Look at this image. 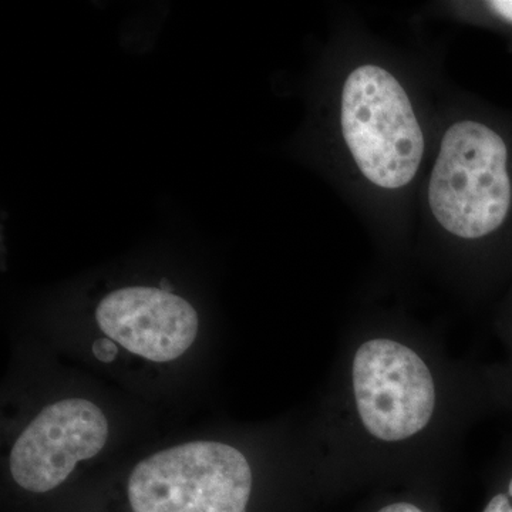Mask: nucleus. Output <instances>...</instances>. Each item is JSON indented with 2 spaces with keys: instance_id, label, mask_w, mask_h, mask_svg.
<instances>
[{
  "instance_id": "5",
  "label": "nucleus",
  "mask_w": 512,
  "mask_h": 512,
  "mask_svg": "<svg viewBox=\"0 0 512 512\" xmlns=\"http://www.w3.org/2000/svg\"><path fill=\"white\" fill-rule=\"evenodd\" d=\"M107 440L109 421L96 403L82 397L57 400L19 434L10 450V477L25 493H52L80 461L96 457Z\"/></svg>"
},
{
  "instance_id": "8",
  "label": "nucleus",
  "mask_w": 512,
  "mask_h": 512,
  "mask_svg": "<svg viewBox=\"0 0 512 512\" xmlns=\"http://www.w3.org/2000/svg\"><path fill=\"white\" fill-rule=\"evenodd\" d=\"M375 512H429L423 505L414 503L412 500H393L377 508Z\"/></svg>"
},
{
  "instance_id": "6",
  "label": "nucleus",
  "mask_w": 512,
  "mask_h": 512,
  "mask_svg": "<svg viewBox=\"0 0 512 512\" xmlns=\"http://www.w3.org/2000/svg\"><path fill=\"white\" fill-rule=\"evenodd\" d=\"M96 319L107 338L153 362L180 359L200 330L198 313L190 302L147 286L109 293L97 306Z\"/></svg>"
},
{
  "instance_id": "10",
  "label": "nucleus",
  "mask_w": 512,
  "mask_h": 512,
  "mask_svg": "<svg viewBox=\"0 0 512 512\" xmlns=\"http://www.w3.org/2000/svg\"><path fill=\"white\" fill-rule=\"evenodd\" d=\"M488 6L501 18L512 22V0H494V2H488Z\"/></svg>"
},
{
  "instance_id": "1",
  "label": "nucleus",
  "mask_w": 512,
  "mask_h": 512,
  "mask_svg": "<svg viewBox=\"0 0 512 512\" xmlns=\"http://www.w3.org/2000/svg\"><path fill=\"white\" fill-rule=\"evenodd\" d=\"M256 477L239 448L198 440L136 464L103 512H251Z\"/></svg>"
},
{
  "instance_id": "7",
  "label": "nucleus",
  "mask_w": 512,
  "mask_h": 512,
  "mask_svg": "<svg viewBox=\"0 0 512 512\" xmlns=\"http://www.w3.org/2000/svg\"><path fill=\"white\" fill-rule=\"evenodd\" d=\"M481 512H512V466L501 478Z\"/></svg>"
},
{
  "instance_id": "4",
  "label": "nucleus",
  "mask_w": 512,
  "mask_h": 512,
  "mask_svg": "<svg viewBox=\"0 0 512 512\" xmlns=\"http://www.w3.org/2000/svg\"><path fill=\"white\" fill-rule=\"evenodd\" d=\"M342 131L367 180L382 188L413 180L424 153L423 131L400 83L382 67H359L342 93Z\"/></svg>"
},
{
  "instance_id": "2",
  "label": "nucleus",
  "mask_w": 512,
  "mask_h": 512,
  "mask_svg": "<svg viewBox=\"0 0 512 512\" xmlns=\"http://www.w3.org/2000/svg\"><path fill=\"white\" fill-rule=\"evenodd\" d=\"M353 417L366 437L384 446L419 439L440 412V382L419 349L376 336L353 350L349 365Z\"/></svg>"
},
{
  "instance_id": "9",
  "label": "nucleus",
  "mask_w": 512,
  "mask_h": 512,
  "mask_svg": "<svg viewBox=\"0 0 512 512\" xmlns=\"http://www.w3.org/2000/svg\"><path fill=\"white\" fill-rule=\"evenodd\" d=\"M94 353L99 359L104 360H113L114 356H116L117 350L114 349L113 343H110L109 340H99V342L94 345Z\"/></svg>"
},
{
  "instance_id": "3",
  "label": "nucleus",
  "mask_w": 512,
  "mask_h": 512,
  "mask_svg": "<svg viewBox=\"0 0 512 512\" xmlns=\"http://www.w3.org/2000/svg\"><path fill=\"white\" fill-rule=\"evenodd\" d=\"M508 151L503 138L477 121H460L441 141L429 202L441 227L476 239L500 228L511 205Z\"/></svg>"
}]
</instances>
